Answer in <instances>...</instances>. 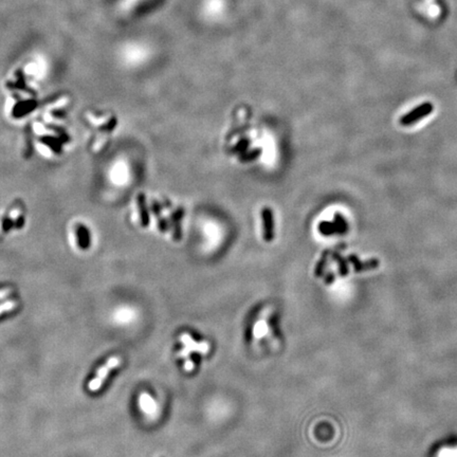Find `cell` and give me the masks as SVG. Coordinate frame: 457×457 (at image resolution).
<instances>
[{"label":"cell","instance_id":"cell-1","mask_svg":"<svg viewBox=\"0 0 457 457\" xmlns=\"http://www.w3.org/2000/svg\"><path fill=\"white\" fill-rule=\"evenodd\" d=\"M180 341H181L183 344V349L179 352V357L185 359V370H192L193 368H194V365H193L192 361L190 360V352L196 351L202 353V355H205V353L209 351L210 346L207 342H196V341L193 340V338L188 333L181 334Z\"/></svg>","mask_w":457,"mask_h":457},{"label":"cell","instance_id":"cell-2","mask_svg":"<svg viewBox=\"0 0 457 457\" xmlns=\"http://www.w3.org/2000/svg\"><path fill=\"white\" fill-rule=\"evenodd\" d=\"M121 362H122V359L118 356L109 358L107 361L98 370V371H96L95 377L89 382L88 384L89 391L90 392L99 391L101 386L104 384L107 376L109 375V372H110L112 370L119 368V366L121 365Z\"/></svg>","mask_w":457,"mask_h":457},{"label":"cell","instance_id":"cell-3","mask_svg":"<svg viewBox=\"0 0 457 457\" xmlns=\"http://www.w3.org/2000/svg\"><path fill=\"white\" fill-rule=\"evenodd\" d=\"M434 109L433 104L427 102L423 103V104L419 105L418 107L414 108L413 110H411L409 113L404 114L403 117L400 119V124L403 126H409L416 123V122L420 121L422 118H426L427 115L430 113H432Z\"/></svg>","mask_w":457,"mask_h":457},{"label":"cell","instance_id":"cell-4","mask_svg":"<svg viewBox=\"0 0 457 457\" xmlns=\"http://www.w3.org/2000/svg\"><path fill=\"white\" fill-rule=\"evenodd\" d=\"M272 313V308L267 307L261 312L259 319L256 320L255 324L253 325V337L255 340H261V338L266 337L269 332V324L268 321L270 315Z\"/></svg>","mask_w":457,"mask_h":457},{"label":"cell","instance_id":"cell-5","mask_svg":"<svg viewBox=\"0 0 457 457\" xmlns=\"http://www.w3.org/2000/svg\"><path fill=\"white\" fill-rule=\"evenodd\" d=\"M140 408L147 415H153L157 412V404L153 399L146 392H142L139 398Z\"/></svg>","mask_w":457,"mask_h":457},{"label":"cell","instance_id":"cell-6","mask_svg":"<svg viewBox=\"0 0 457 457\" xmlns=\"http://www.w3.org/2000/svg\"><path fill=\"white\" fill-rule=\"evenodd\" d=\"M348 261L352 263L353 267H355V270L357 272H361L363 270H369V269H374L379 266V261L377 260H370L368 261H360L358 257L356 255H350L348 257Z\"/></svg>","mask_w":457,"mask_h":457},{"label":"cell","instance_id":"cell-7","mask_svg":"<svg viewBox=\"0 0 457 457\" xmlns=\"http://www.w3.org/2000/svg\"><path fill=\"white\" fill-rule=\"evenodd\" d=\"M263 217H265V228H266V232H265V236H266V240H271L272 239V236H273V233H272V228H273V222H272V213L271 212H270L268 209H266L265 211H263Z\"/></svg>","mask_w":457,"mask_h":457},{"label":"cell","instance_id":"cell-8","mask_svg":"<svg viewBox=\"0 0 457 457\" xmlns=\"http://www.w3.org/2000/svg\"><path fill=\"white\" fill-rule=\"evenodd\" d=\"M334 226L337 228V233L339 234H345L347 231H348V224H347L346 220L344 219L343 216H341L340 214H336L334 216Z\"/></svg>","mask_w":457,"mask_h":457},{"label":"cell","instance_id":"cell-9","mask_svg":"<svg viewBox=\"0 0 457 457\" xmlns=\"http://www.w3.org/2000/svg\"><path fill=\"white\" fill-rule=\"evenodd\" d=\"M319 229H320L321 233L326 235V236L337 233V228H336V226H334L333 222H328V221L322 222V223H320Z\"/></svg>","mask_w":457,"mask_h":457},{"label":"cell","instance_id":"cell-10","mask_svg":"<svg viewBox=\"0 0 457 457\" xmlns=\"http://www.w3.org/2000/svg\"><path fill=\"white\" fill-rule=\"evenodd\" d=\"M16 302L15 301H6L4 303L0 304V315L3 314L4 312H8L13 310L16 307Z\"/></svg>","mask_w":457,"mask_h":457},{"label":"cell","instance_id":"cell-11","mask_svg":"<svg viewBox=\"0 0 457 457\" xmlns=\"http://www.w3.org/2000/svg\"><path fill=\"white\" fill-rule=\"evenodd\" d=\"M334 259H336L338 261V263H339V266H340V271H341V274L342 275H345L348 273V267H347V262H345V261L342 259V257H341L338 253H336L333 255Z\"/></svg>","mask_w":457,"mask_h":457},{"label":"cell","instance_id":"cell-12","mask_svg":"<svg viewBox=\"0 0 457 457\" xmlns=\"http://www.w3.org/2000/svg\"><path fill=\"white\" fill-rule=\"evenodd\" d=\"M11 292H12L11 289H3V290H0V300L8 297Z\"/></svg>","mask_w":457,"mask_h":457}]
</instances>
